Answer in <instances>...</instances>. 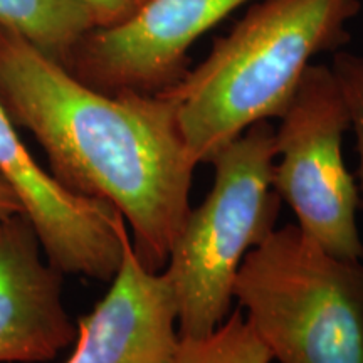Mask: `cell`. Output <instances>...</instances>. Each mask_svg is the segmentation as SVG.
<instances>
[{
  "instance_id": "obj_1",
  "label": "cell",
  "mask_w": 363,
  "mask_h": 363,
  "mask_svg": "<svg viewBox=\"0 0 363 363\" xmlns=\"http://www.w3.org/2000/svg\"><path fill=\"white\" fill-rule=\"evenodd\" d=\"M0 103L43 147L49 174L111 203L152 272L165 269L190 208L199 165L165 93L106 94L0 27Z\"/></svg>"
},
{
  "instance_id": "obj_13",
  "label": "cell",
  "mask_w": 363,
  "mask_h": 363,
  "mask_svg": "<svg viewBox=\"0 0 363 363\" xmlns=\"http://www.w3.org/2000/svg\"><path fill=\"white\" fill-rule=\"evenodd\" d=\"M93 12L96 26H110L128 16L136 0H84Z\"/></svg>"
},
{
  "instance_id": "obj_3",
  "label": "cell",
  "mask_w": 363,
  "mask_h": 363,
  "mask_svg": "<svg viewBox=\"0 0 363 363\" xmlns=\"http://www.w3.org/2000/svg\"><path fill=\"white\" fill-rule=\"evenodd\" d=\"M233 298L278 363H363V259H343L296 224L247 252Z\"/></svg>"
},
{
  "instance_id": "obj_9",
  "label": "cell",
  "mask_w": 363,
  "mask_h": 363,
  "mask_svg": "<svg viewBox=\"0 0 363 363\" xmlns=\"http://www.w3.org/2000/svg\"><path fill=\"white\" fill-rule=\"evenodd\" d=\"M62 279L24 214L0 220V363L51 362L74 343Z\"/></svg>"
},
{
  "instance_id": "obj_7",
  "label": "cell",
  "mask_w": 363,
  "mask_h": 363,
  "mask_svg": "<svg viewBox=\"0 0 363 363\" xmlns=\"http://www.w3.org/2000/svg\"><path fill=\"white\" fill-rule=\"evenodd\" d=\"M0 175L17 194L43 252L62 274L110 283L123 257L126 222L111 203L62 187L30 155L0 103Z\"/></svg>"
},
{
  "instance_id": "obj_10",
  "label": "cell",
  "mask_w": 363,
  "mask_h": 363,
  "mask_svg": "<svg viewBox=\"0 0 363 363\" xmlns=\"http://www.w3.org/2000/svg\"><path fill=\"white\" fill-rule=\"evenodd\" d=\"M94 26L84 0H0V27L65 66Z\"/></svg>"
},
{
  "instance_id": "obj_14",
  "label": "cell",
  "mask_w": 363,
  "mask_h": 363,
  "mask_svg": "<svg viewBox=\"0 0 363 363\" xmlns=\"http://www.w3.org/2000/svg\"><path fill=\"white\" fill-rule=\"evenodd\" d=\"M16 214H24V208L9 182L0 175V220Z\"/></svg>"
},
{
  "instance_id": "obj_4",
  "label": "cell",
  "mask_w": 363,
  "mask_h": 363,
  "mask_svg": "<svg viewBox=\"0 0 363 363\" xmlns=\"http://www.w3.org/2000/svg\"><path fill=\"white\" fill-rule=\"evenodd\" d=\"M274 133L271 121L254 123L208 163L211 192L190 208L163 269L174 289L180 337H206L224 323L240 262L274 230L281 208L272 187Z\"/></svg>"
},
{
  "instance_id": "obj_5",
  "label": "cell",
  "mask_w": 363,
  "mask_h": 363,
  "mask_svg": "<svg viewBox=\"0 0 363 363\" xmlns=\"http://www.w3.org/2000/svg\"><path fill=\"white\" fill-rule=\"evenodd\" d=\"M276 128L272 187L320 246L343 259H363L357 224L360 194L343 158L350 115L330 66L308 67Z\"/></svg>"
},
{
  "instance_id": "obj_15",
  "label": "cell",
  "mask_w": 363,
  "mask_h": 363,
  "mask_svg": "<svg viewBox=\"0 0 363 363\" xmlns=\"http://www.w3.org/2000/svg\"><path fill=\"white\" fill-rule=\"evenodd\" d=\"M138 2H142V0H136V4H138Z\"/></svg>"
},
{
  "instance_id": "obj_2",
  "label": "cell",
  "mask_w": 363,
  "mask_h": 363,
  "mask_svg": "<svg viewBox=\"0 0 363 363\" xmlns=\"http://www.w3.org/2000/svg\"><path fill=\"white\" fill-rule=\"evenodd\" d=\"M358 0H261L208 56L165 91L197 163L283 115L313 57L348 43Z\"/></svg>"
},
{
  "instance_id": "obj_11",
  "label": "cell",
  "mask_w": 363,
  "mask_h": 363,
  "mask_svg": "<svg viewBox=\"0 0 363 363\" xmlns=\"http://www.w3.org/2000/svg\"><path fill=\"white\" fill-rule=\"evenodd\" d=\"M272 357L238 306L206 337H180L172 363H271Z\"/></svg>"
},
{
  "instance_id": "obj_8",
  "label": "cell",
  "mask_w": 363,
  "mask_h": 363,
  "mask_svg": "<svg viewBox=\"0 0 363 363\" xmlns=\"http://www.w3.org/2000/svg\"><path fill=\"white\" fill-rule=\"evenodd\" d=\"M76 328L66 363H172L180 338L174 289L165 271L138 261L130 235L110 289Z\"/></svg>"
},
{
  "instance_id": "obj_12",
  "label": "cell",
  "mask_w": 363,
  "mask_h": 363,
  "mask_svg": "<svg viewBox=\"0 0 363 363\" xmlns=\"http://www.w3.org/2000/svg\"><path fill=\"white\" fill-rule=\"evenodd\" d=\"M330 67L342 88L348 115H350V130L355 133L358 194H360V207L363 208V56L355 52L337 51Z\"/></svg>"
},
{
  "instance_id": "obj_6",
  "label": "cell",
  "mask_w": 363,
  "mask_h": 363,
  "mask_svg": "<svg viewBox=\"0 0 363 363\" xmlns=\"http://www.w3.org/2000/svg\"><path fill=\"white\" fill-rule=\"evenodd\" d=\"M249 0H142L110 26H94L67 69L106 94H160L187 74L189 49Z\"/></svg>"
}]
</instances>
